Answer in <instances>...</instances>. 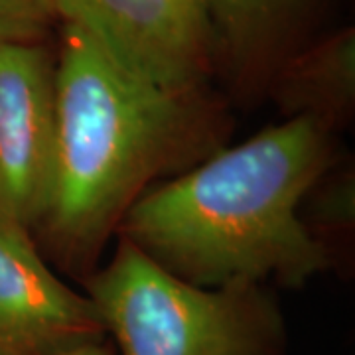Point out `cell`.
I'll use <instances>...</instances> for the list:
<instances>
[{
	"label": "cell",
	"mask_w": 355,
	"mask_h": 355,
	"mask_svg": "<svg viewBox=\"0 0 355 355\" xmlns=\"http://www.w3.org/2000/svg\"><path fill=\"white\" fill-rule=\"evenodd\" d=\"M101 340L87 294L62 280L30 229L0 219V355H67Z\"/></svg>",
	"instance_id": "obj_6"
},
{
	"label": "cell",
	"mask_w": 355,
	"mask_h": 355,
	"mask_svg": "<svg viewBox=\"0 0 355 355\" xmlns=\"http://www.w3.org/2000/svg\"><path fill=\"white\" fill-rule=\"evenodd\" d=\"M55 150V53L44 42H0V219L38 225Z\"/></svg>",
	"instance_id": "obj_5"
},
{
	"label": "cell",
	"mask_w": 355,
	"mask_h": 355,
	"mask_svg": "<svg viewBox=\"0 0 355 355\" xmlns=\"http://www.w3.org/2000/svg\"><path fill=\"white\" fill-rule=\"evenodd\" d=\"M58 150L32 237L81 282L132 203L227 144L233 119L209 87L178 91L119 64L76 26L55 53Z\"/></svg>",
	"instance_id": "obj_1"
},
{
	"label": "cell",
	"mask_w": 355,
	"mask_h": 355,
	"mask_svg": "<svg viewBox=\"0 0 355 355\" xmlns=\"http://www.w3.org/2000/svg\"><path fill=\"white\" fill-rule=\"evenodd\" d=\"M67 355H116L114 354V347L111 345L109 340H101V342L87 343V345H81L73 352H69Z\"/></svg>",
	"instance_id": "obj_11"
},
{
	"label": "cell",
	"mask_w": 355,
	"mask_h": 355,
	"mask_svg": "<svg viewBox=\"0 0 355 355\" xmlns=\"http://www.w3.org/2000/svg\"><path fill=\"white\" fill-rule=\"evenodd\" d=\"M81 284L116 355L286 354V320L270 286H196L123 237Z\"/></svg>",
	"instance_id": "obj_3"
},
{
	"label": "cell",
	"mask_w": 355,
	"mask_h": 355,
	"mask_svg": "<svg viewBox=\"0 0 355 355\" xmlns=\"http://www.w3.org/2000/svg\"><path fill=\"white\" fill-rule=\"evenodd\" d=\"M300 217L310 235L334 257L336 265H343L355 233L354 168L336 162L318 178L302 200Z\"/></svg>",
	"instance_id": "obj_9"
},
{
	"label": "cell",
	"mask_w": 355,
	"mask_h": 355,
	"mask_svg": "<svg viewBox=\"0 0 355 355\" xmlns=\"http://www.w3.org/2000/svg\"><path fill=\"white\" fill-rule=\"evenodd\" d=\"M334 137L294 116L225 144L140 196L116 237L196 286L298 291L338 266L300 217L308 190L338 162Z\"/></svg>",
	"instance_id": "obj_2"
},
{
	"label": "cell",
	"mask_w": 355,
	"mask_h": 355,
	"mask_svg": "<svg viewBox=\"0 0 355 355\" xmlns=\"http://www.w3.org/2000/svg\"><path fill=\"white\" fill-rule=\"evenodd\" d=\"M266 97L282 119L304 116L336 135L355 114V30L342 28L284 58Z\"/></svg>",
	"instance_id": "obj_8"
},
{
	"label": "cell",
	"mask_w": 355,
	"mask_h": 355,
	"mask_svg": "<svg viewBox=\"0 0 355 355\" xmlns=\"http://www.w3.org/2000/svg\"><path fill=\"white\" fill-rule=\"evenodd\" d=\"M55 22L53 0H0V42H44Z\"/></svg>",
	"instance_id": "obj_10"
},
{
	"label": "cell",
	"mask_w": 355,
	"mask_h": 355,
	"mask_svg": "<svg viewBox=\"0 0 355 355\" xmlns=\"http://www.w3.org/2000/svg\"><path fill=\"white\" fill-rule=\"evenodd\" d=\"M58 22L76 26L119 64L178 91L209 87L211 28L205 0H53Z\"/></svg>",
	"instance_id": "obj_4"
},
{
	"label": "cell",
	"mask_w": 355,
	"mask_h": 355,
	"mask_svg": "<svg viewBox=\"0 0 355 355\" xmlns=\"http://www.w3.org/2000/svg\"><path fill=\"white\" fill-rule=\"evenodd\" d=\"M214 71H223L235 97L266 93L280 62L300 48V34L322 0H205Z\"/></svg>",
	"instance_id": "obj_7"
}]
</instances>
